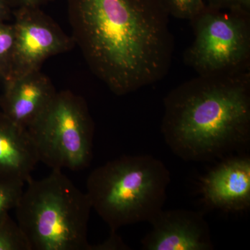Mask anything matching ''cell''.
<instances>
[{
  "label": "cell",
  "instance_id": "1",
  "mask_svg": "<svg viewBox=\"0 0 250 250\" xmlns=\"http://www.w3.org/2000/svg\"><path fill=\"white\" fill-rule=\"evenodd\" d=\"M75 45L118 96L162 80L174 49L164 0H67Z\"/></svg>",
  "mask_w": 250,
  "mask_h": 250
},
{
  "label": "cell",
  "instance_id": "2",
  "mask_svg": "<svg viewBox=\"0 0 250 250\" xmlns=\"http://www.w3.org/2000/svg\"><path fill=\"white\" fill-rule=\"evenodd\" d=\"M161 133L175 155L210 161L249 142L250 71L201 76L164 98Z\"/></svg>",
  "mask_w": 250,
  "mask_h": 250
},
{
  "label": "cell",
  "instance_id": "3",
  "mask_svg": "<svg viewBox=\"0 0 250 250\" xmlns=\"http://www.w3.org/2000/svg\"><path fill=\"white\" fill-rule=\"evenodd\" d=\"M170 171L151 155L123 156L95 168L88 176L86 192L92 208L118 229L149 222L165 205Z\"/></svg>",
  "mask_w": 250,
  "mask_h": 250
},
{
  "label": "cell",
  "instance_id": "4",
  "mask_svg": "<svg viewBox=\"0 0 250 250\" xmlns=\"http://www.w3.org/2000/svg\"><path fill=\"white\" fill-rule=\"evenodd\" d=\"M27 184L15 209L31 250H91L87 194L60 170Z\"/></svg>",
  "mask_w": 250,
  "mask_h": 250
},
{
  "label": "cell",
  "instance_id": "5",
  "mask_svg": "<svg viewBox=\"0 0 250 250\" xmlns=\"http://www.w3.org/2000/svg\"><path fill=\"white\" fill-rule=\"evenodd\" d=\"M39 161L52 170H83L93 159L94 123L84 99L57 91L28 128Z\"/></svg>",
  "mask_w": 250,
  "mask_h": 250
},
{
  "label": "cell",
  "instance_id": "6",
  "mask_svg": "<svg viewBox=\"0 0 250 250\" xmlns=\"http://www.w3.org/2000/svg\"><path fill=\"white\" fill-rule=\"evenodd\" d=\"M190 22L194 39L184 59L198 75L250 71V13L206 5Z\"/></svg>",
  "mask_w": 250,
  "mask_h": 250
},
{
  "label": "cell",
  "instance_id": "7",
  "mask_svg": "<svg viewBox=\"0 0 250 250\" xmlns=\"http://www.w3.org/2000/svg\"><path fill=\"white\" fill-rule=\"evenodd\" d=\"M13 16L15 45L9 77L40 70L49 57L68 52L75 45L72 36H67L41 8L15 9Z\"/></svg>",
  "mask_w": 250,
  "mask_h": 250
},
{
  "label": "cell",
  "instance_id": "8",
  "mask_svg": "<svg viewBox=\"0 0 250 250\" xmlns=\"http://www.w3.org/2000/svg\"><path fill=\"white\" fill-rule=\"evenodd\" d=\"M141 241L145 250H212L209 226L201 212L161 210Z\"/></svg>",
  "mask_w": 250,
  "mask_h": 250
},
{
  "label": "cell",
  "instance_id": "9",
  "mask_svg": "<svg viewBox=\"0 0 250 250\" xmlns=\"http://www.w3.org/2000/svg\"><path fill=\"white\" fill-rule=\"evenodd\" d=\"M206 205L225 212H241L250 207V159L234 156L222 161L201 179Z\"/></svg>",
  "mask_w": 250,
  "mask_h": 250
},
{
  "label": "cell",
  "instance_id": "10",
  "mask_svg": "<svg viewBox=\"0 0 250 250\" xmlns=\"http://www.w3.org/2000/svg\"><path fill=\"white\" fill-rule=\"evenodd\" d=\"M3 82L1 112L26 129L45 111L57 92L50 79L41 70L9 77Z\"/></svg>",
  "mask_w": 250,
  "mask_h": 250
},
{
  "label": "cell",
  "instance_id": "11",
  "mask_svg": "<svg viewBox=\"0 0 250 250\" xmlns=\"http://www.w3.org/2000/svg\"><path fill=\"white\" fill-rule=\"evenodd\" d=\"M39 162L28 129L0 112V179L27 184Z\"/></svg>",
  "mask_w": 250,
  "mask_h": 250
},
{
  "label": "cell",
  "instance_id": "12",
  "mask_svg": "<svg viewBox=\"0 0 250 250\" xmlns=\"http://www.w3.org/2000/svg\"><path fill=\"white\" fill-rule=\"evenodd\" d=\"M0 250H31L27 237L9 213L0 221Z\"/></svg>",
  "mask_w": 250,
  "mask_h": 250
},
{
  "label": "cell",
  "instance_id": "13",
  "mask_svg": "<svg viewBox=\"0 0 250 250\" xmlns=\"http://www.w3.org/2000/svg\"><path fill=\"white\" fill-rule=\"evenodd\" d=\"M15 45L14 24L0 22V79L11 76Z\"/></svg>",
  "mask_w": 250,
  "mask_h": 250
},
{
  "label": "cell",
  "instance_id": "14",
  "mask_svg": "<svg viewBox=\"0 0 250 250\" xmlns=\"http://www.w3.org/2000/svg\"><path fill=\"white\" fill-rule=\"evenodd\" d=\"M168 14L172 17L190 21L206 6L205 0H164Z\"/></svg>",
  "mask_w": 250,
  "mask_h": 250
},
{
  "label": "cell",
  "instance_id": "15",
  "mask_svg": "<svg viewBox=\"0 0 250 250\" xmlns=\"http://www.w3.org/2000/svg\"><path fill=\"white\" fill-rule=\"evenodd\" d=\"M24 184L0 179V221L10 210L16 208L24 190Z\"/></svg>",
  "mask_w": 250,
  "mask_h": 250
},
{
  "label": "cell",
  "instance_id": "16",
  "mask_svg": "<svg viewBox=\"0 0 250 250\" xmlns=\"http://www.w3.org/2000/svg\"><path fill=\"white\" fill-rule=\"evenodd\" d=\"M205 2L215 9L250 13V0H206Z\"/></svg>",
  "mask_w": 250,
  "mask_h": 250
},
{
  "label": "cell",
  "instance_id": "17",
  "mask_svg": "<svg viewBox=\"0 0 250 250\" xmlns=\"http://www.w3.org/2000/svg\"><path fill=\"white\" fill-rule=\"evenodd\" d=\"M128 247L123 243L121 238L117 236L116 233H111V236L108 238L107 241L103 243L92 246L91 250H126L129 249Z\"/></svg>",
  "mask_w": 250,
  "mask_h": 250
},
{
  "label": "cell",
  "instance_id": "18",
  "mask_svg": "<svg viewBox=\"0 0 250 250\" xmlns=\"http://www.w3.org/2000/svg\"><path fill=\"white\" fill-rule=\"evenodd\" d=\"M49 1L51 0H10V2L15 10L21 8H41Z\"/></svg>",
  "mask_w": 250,
  "mask_h": 250
},
{
  "label": "cell",
  "instance_id": "19",
  "mask_svg": "<svg viewBox=\"0 0 250 250\" xmlns=\"http://www.w3.org/2000/svg\"><path fill=\"white\" fill-rule=\"evenodd\" d=\"M12 6L10 0H0V22H5L13 15Z\"/></svg>",
  "mask_w": 250,
  "mask_h": 250
}]
</instances>
